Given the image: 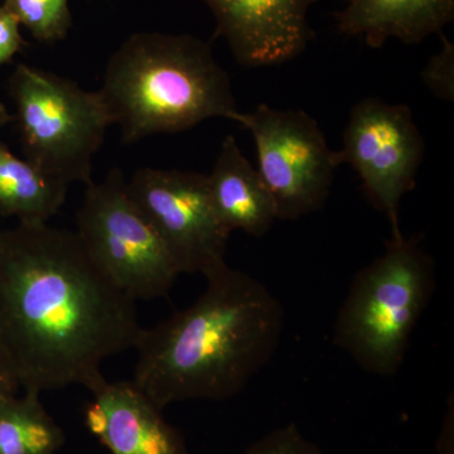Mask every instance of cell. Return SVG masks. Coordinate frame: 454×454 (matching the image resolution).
<instances>
[{"instance_id": "cell-1", "label": "cell", "mask_w": 454, "mask_h": 454, "mask_svg": "<svg viewBox=\"0 0 454 454\" xmlns=\"http://www.w3.org/2000/svg\"><path fill=\"white\" fill-rule=\"evenodd\" d=\"M136 303L76 232L49 223L0 230V343L20 390L100 389L104 361L138 340Z\"/></svg>"}, {"instance_id": "cell-2", "label": "cell", "mask_w": 454, "mask_h": 454, "mask_svg": "<svg viewBox=\"0 0 454 454\" xmlns=\"http://www.w3.org/2000/svg\"><path fill=\"white\" fill-rule=\"evenodd\" d=\"M195 303L142 328L134 385L158 408L186 400L231 399L270 363L284 310L258 279L223 262Z\"/></svg>"}, {"instance_id": "cell-3", "label": "cell", "mask_w": 454, "mask_h": 454, "mask_svg": "<svg viewBox=\"0 0 454 454\" xmlns=\"http://www.w3.org/2000/svg\"><path fill=\"white\" fill-rule=\"evenodd\" d=\"M98 92L127 145L240 115L211 44L191 35L134 33L107 61Z\"/></svg>"}, {"instance_id": "cell-4", "label": "cell", "mask_w": 454, "mask_h": 454, "mask_svg": "<svg viewBox=\"0 0 454 454\" xmlns=\"http://www.w3.org/2000/svg\"><path fill=\"white\" fill-rule=\"evenodd\" d=\"M434 286V260L419 240L391 238L355 277L334 324V345L367 372L395 375Z\"/></svg>"}, {"instance_id": "cell-5", "label": "cell", "mask_w": 454, "mask_h": 454, "mask_svg": "<svg viewBox=\"0 0 454 454\" xmlns=\"http://www.w3.org/2000/svg\"><path fill=\"white\" fill-rule=\"evenodd\" d=\"M20 149L27 160L70 186L92 182V160L113 121L98 91L18 64L9 77Z\"/></svg>"}, {"instance_id": "cell-6", "label": "cell", "mask_w": 454, "mask_h": 454, "mask_svg": "<svg viewBox=\"0 0 454 454\" xmlns=\"http://www.w3.org/2000/svg\"><path fill=\"white\" fill-rule=\"evenodd\" d=\"M74 232L90 258L133 301L166 297L181 276L162 239L131 199L119 168L86 184Z\"/></svg>"}, {"instance_id": "cell-7", "label": "cell", "mask_w": 454, "mask_h": 454, "mask_svg": "<svg viewBox=\"0 0 454 454\" xmlns=\"http://www.w3.org/2000/svg\"><path fill=\"white\" fill-rule=\"evenodd\" d=\"M236 122L252 133L277 220H300L321 210L340 164L316 119L303 110L260 104L252 113L240 112Z\"/></svg>"}, {"instance_id": "cell-8", "label": "cell", "mask_w": 454, "mask_h": 454, "mask_svg": "<svg viewBox=\"0 0 454 454\" xmlns=\"http://www.w3.org/2000/svg\"><path fill=\"white\" fill-rule=\"evenodd\" d=\"M426 145L411 107L381 98L358 101L349 113L340 164L357 173L369 201L389 220L391 238L403 236L400 202L414 190Z\"/></svg>"}, {"instance_id": "cell-9", "label": "cell", "mask_w": 454, "mask_h": 454, "mask_svg": "<svg viewBox=\"0 0 454 454\" xmlns=\"http://www.w3.org/2000/svg\"><path fill=\"white\" fill-rule=\"evenodd\" d=\"M127 184L131 199L162 239L181 274L205 277L226 262L231 232L212 205L207 176L145 167Z\"/></svg>"}, {"instance_id": "cell-10", "label": "cell", "mask_w": 454, "mask_h": 454, "mask_svg": "<svg viewBox=\"0 0 454 454\" xmlns=\"http://www.w3.org/2000/svg\"><path fill=\"white\" fill-rule=\"evenodd\" d=\"M216 22L215 37L236 62L267 67L301 55L313 40L309 11L318 0H202Z\"/></svg>"}, {"instance_id": "cell-11", "label": "cell", "mask_w": 454, "mask_h": 454, "mask_svg": "<svg viewBox=\"0 0 454 454\" xmlns=\"http://www.w3.org/2000/svg\"><path fill=\"white\" fill-rule=\"evenodd\" d=\"M92 396L86 427L112 454H188L184 435L133 381H106Z\"/></svg>"}, {"instance_id": "cell-12", "label": "cell", "mask_w": 454, "mask_h": 454, "mask_svg": "<svg viewBox=\"0 0 454 454\" xmlns=\"http://www.w3.org/2000/svg\"><path fill=\"white\" fill-rule=\"evenodd\" d=\"M336 20L340 33L363 37L372 49L390 38L418 44L453 22L454 0H348Z\"/></svg>"}, {"instance_id": "cell-13", "label": "cell", "mask_w": 454, "mask_h": 454, "mask_svg": "<svg viewBox=\"0 0 454 454\" xmlns=\"http://www.w3.org/2000/svg\"><path fill=\"white\" fill-rule=\"evenodd\" d=\"M206 176L212 205L230 232L267 234L277 221L273 197L234 137L223 139L211 173Z\"/></svg>"}, {"instance_id": "cell-14", "label": "cell", "mask_w": 454, "mask_h": 454, "mask_svg": "<svg viewBox=\"0 0 454 454\" xmlns=\"http://www.w3.org/2000/svg\"><path fill=\"white\" fill-rule=\"evenodd\" d=\"M68 184L0 143V215L18 223H49L65 205Z\"/></svg>"}, {"instance_id": "cell-15", "label": "cell", "mask_w": 454, "mask_h": 454, "mask_svg": "<svg viewBox=\"0 0 454 454\" xmlns=\"http://www.w3.org/2000/svg\"><path fill=\"white\" fill-rule=\"evenodd\" d=\"M40 396L23 391L0 402V454H56L64 446L65 432Z\"/></svg>"}, {"instance_id": "cell-16", "label": "cell", "mask_w": 454, "mask_h": 454, "mask_svg": "<svg viewBox=\"0 0 454 454\" xmlns=\"http://www.w3.org/2000/svg\"><path fill=\"white\" fill-rule=\"evenodd\" d=\"M3 5L41 43L65 40L73 27L68 0H3Z\"/></svg>"}, {"instance_id": "cell-17", "label": "cell", "mask_w": 454, "mask_h": 454, "mask_svg": "<svg viewBox=\"0 0 454 454\" xmlns=\"http://www.w3.org/2000/svg\"><path fill=\"white\" fill-rule=\"evenodd\" d=\"M442 49L430 57L422 71L424 85L435 98L453 103L454 100V44L442 33Z\"/></svg>"}, {"instance_id": "cell-18", "label": "cell", "mask_w": 454, "mask_h": 454, "mask_svg": "<svg viewBox=\"0 0 454 454\" xmlns=\"http://www.w3.org/2000/svg\"><path fill=\"white\" fill-rule=\"evenodd\" d=\"M244 454H322L295 424L280 427L260 438Z\"/></svg>"}, {"instance_id": "cell-19", "label": "cell", "mask_w": 454, "mask_h": 454, "mask_svg": "<svg viewBox=\"0 0 454 454\" xmlns=\"http://www.w3.org/2000/svg\"><path fill=\"white\" fill-rule=\"evenodd\" d=\"M20 27L17 18L0 4V67L11 64L27 46Z\"/></svg>"}, {"instance_id": "cell-20", "label": "cell", "mask_w": 454, "mask_h": 454, "mask_svg": "<svg viewBox=\"0 0 454 454\" xmlns=\"http://www.w3.org/2000/svg\"><path fill=\"white\" fill-rule=\"evenodd\" d=\"M20 385L11 357L0 343V402L20 393Z\"/></svg>"}, {"instance_id": "cell-21", "label": "cell", "mask_w": 454, "mask_h": 454, "mask_svg": "<svg viewBox=\"0 0 454 454\" xmlns=\"http://www.w3.org/2000/svg\"><path fill=\"white\" fill-rule=\"evenodd\" d=\"M13 121V116L9 113L8 107L0 100V129Z\"/></svg>"}]
</instances>
